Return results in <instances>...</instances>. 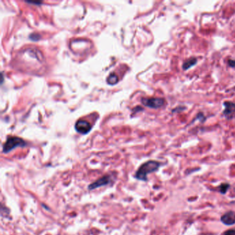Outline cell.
Instances as JSON below:
<instances>
[{
  "instance_id": "cell-12",
  "label": "cell",
  "mask_w": 235,
  "mask_h": 235,
  "mask_svg": "<svg viewBox=\"0 0 235 235\" xmlns=\"http://www.w3.org/2000/svg\"><path fill=\"white\" fill-rule=\"evenodd\" d=\"M36 37L39 40V38H40V35H37V34H35V33H34V34H32L30 36V38L32 40H36V39H35Z\"/></svg>"
},
{
  "instance_id": "cell-13",
  "label": "cell",
  "mask_w": 235,
  "mask_h": 235,
  "mask_svg": "<svg viewBox=\"0 0 235 235\" xmlns=\"http://www.w3.org/2000/svg\"><path fill=\"white\" fill-rule=\"evenodd\" d=\"M228 65L232 68H235V60H229Z\"/></svg>"
},
{
  "instance_id": "cell-1",
  "label": "cell",
  "mask_w": 235,
  "mask_h": 235,
  "mask_svg": "<svg viewBox=\"0 0 235 235\" xmlns=\"http://www.w3.org/2000/svg\"><path fill=\"white\" fill-rule=\"evenodd\" d=\"M160 166V163L156 161L151 160L146 162L139 168L135 173V178L138 180L146 181L148 180V175L157 172Z\"/></svg>"
},
{
  "instance_id": "cell-4",
  "label": "cell",
  "mask_w": 235,
  "mask_h": 235,
  "mask_svg": "<svg viewBox=\"0 0 235 235\" xmlns=\"http://www.w3.org/2000/svg\"><path fill=\"white\" fill-rule=\"evenodd\" d=\"M111 181H112V179H111L110 176L109 175L103 176L102 177H101V178L97 179V181H95V182L92 183L91 184L89 185V186L88 187V189L89 190H92L94 189H96V188L106 186V185L110 184Z\"/></svg>"
},
{
  "instance_id": "cell-10",
  "label": "cell",
  "mask_w": 235,
  "mask_h": 235,
  "mask_svg": "<svg viewBox=\"0 0 235 235\" xmlns=\"http://www.w3.org/2000/svg\"><path fill=\"white\" fill-rule=\"evenodd\" d=\"M229 188H230V184H222L221 186H219V192H221V194H225Z\"/></svg>"
},
{
  "instance_id": "cell-5",
  "label": "cell",
  "mask_w": 235,
  "mask_h": 235,
  "mask_svg": "<svg viewBox=\"0 0 235 235\" xmlns=\"http://www.w3.org/2000/svg\"><path fill=\"white\" fill-rule=\"evenodd\" d=\"M75 130L81 134H87L91 130V125L86 120H79L75 125Z\"/></svg>"
},
{
  "instance_id": "cell-2",
  "label": "cell",
  "mask_w": 235,
  "mask_h": 235,
  "mask_svg": "<svg viewBox=\"0 0 235 235\" xmlns=\"http://www.w3.org/2000/svg\"><path fill=\"white\" fill-rule=\"evenodd\" d=\"M26 146L25 141L18 137H10L7 139L3 146V153H8L17 147H24Z\"/></svg>"
},
{
  "instance_id": "cell-6",
  "label": "cell",
  "mask_w": 235,
  "mask_h": 235,
  "mask_svg": "<svg viewBox=\"0 0 235 235\" xmlns=\"http://www.w3.org/2000/svg\"><path fill=\"white\" fill-rule=\"evenodd\" d=\"M221 221L223 224L231 225L235 223V212H228L221 216Z\"/></svg>"
},
{
  "instance_id": "cell-9",
  "label": "cell",
  "mask_w": 235,
  "mask_h": 235,
  "mask_svg": "<svg viewBox=\"0 0 235 235\" xmlns=\"http://www.w3.org/2000/svg\"><path fill=\"white\" fill-rule=\"evenodd\" d=\"M106 81L108 84L114 85L118 82V81H119V77H118V76L116 75V74L112 73L108 75V77H107Z\"/></svg>"
},
{
  "instance_id": "cell-7",
  "label": "cell",
  "mask_w": 235,
  "mask_h": 235,
  "mask_svg": "<svg viewBox=\"0 0 235 235\" xmlns=\"http://www.w3.org/2000/svg\"><path fill=\"white\" fill-rule=\"evenodd\" d=\"M223 105H224L225 109L223 110V114L225 116H230L232 113L235 112V103L232 102V101H225L223 103Z\"/></svg>"
},
{
  "instance_id": "cell-3",
  "label": "cell",
  "mask_w": 235,
  "mask_h": 235,
  "mask_svg": "<svg viewBox=\"0 0 235 235\" xmlns=\"http://www.w3.org/2000/svg\"><path fill=\"white\" fill-rule=\"evenodd\" d=\"M141 103L145 106L149 107L150 108L157 109L162 108L165 104L166 101L163 98L153 97V98H143L141 99Z\"/></svg>"
},
{
  "instance_id": "cell-8",
  "label": "cell",
  "mask_w": 235,
  "mask_h": 235,
  "mask_svg": "<svg viewBox=\"0 0 235 235\" xmlns=\"http://www.w3.org/2000/svg\"><path fill=\"white\" fill-rule=\"evenodd\" d=\"M197 60L195 57H191V58L188 59V60L185 61L183 64L182 68L184 70H188L189 68L192 67L193 66H195L196 64H197Z\"/></svg>"
},
{
  "instance_id": "cell-11",
  "label": "cell",
  "mask_w": 235,
  "mask_h": 235,
  "mask_svg": "<svg viewBox=\"0 0 235 235\" xmlns=\"http://www.w3.org/2000/svg\"><path fill=\"white\" fill-rule=\"evenodd\" d=\"M222 235H235V230L234 229H232V230H227L223 232Z\"/></svg>"
}]
</instances>
